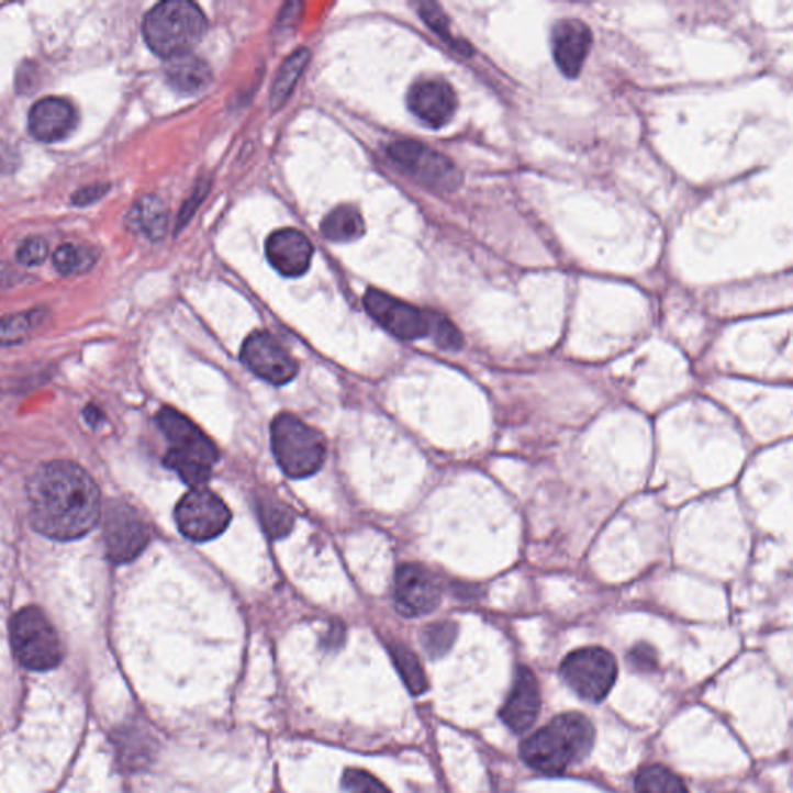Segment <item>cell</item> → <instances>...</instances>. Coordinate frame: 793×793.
<instances>
[{"label":"cell","instance_id":"6","mask_svg":"<svg viewBox=\"0 0 793 793\" xmlns=\"http://www.w3.org/2000/svg\"><path fill=\"white\" fill-rule=\"evenodd\" d=\"M389 157L418 183L437 192H453L462 185V174L448 157L414 139H400L388 147Z\"/></svg>","mask_w":793,"mask_h":793},{"label":"cell","instance_id":"9","mask_svg":"<svg viewBox=\"0 0 793 793\" xmlns=\"http://www.w3.org/2000/svg\"><path fill=\"white\" fill-rule=\"evenodd\" d=\"M104 538L113 562H130L149 544V528L130 504L112 502L105 513Z\"/></svg>","mask_w":793,"mask_h":793},{"label":"cell","instance_id":"25","mask_svg":"<svg viewBox=\"0 0 793 793\" xmlns=\"http://www.w3.org/2000/svg\"><path fill=\"white\" fill-rule=\"evenodd\" d=\"M389 652H391L396 671H399L402 681L405 682L407 690L415 696L425 693L426 689H428V681H426L425 671H423L422 664L414 652L402 644H392L389 647Z\"/></svg>","mask_w":793,"mask_h":793},{"label":"cell","instance_id":"32","mask_svg":"<svg viewBox=\"0 0 793 793\" xmlns=\"http://www.w3.org/2000/svg\"><path fill=\"white\" fill-rule=\"evenodd\" d=\"M421 16L426 24L432 26L437 35L444 37L448 43L455 44L456 47L462 52L460 44H457L456 41L453 40L451 33H449L448 19L439 5H436V3H425V5L421 7Z\"/></svg>","mask_w":793,"mask_h":793},{"label":"cell","instance_id":"23","mask_svg":"<svg viewBox=\"0 0 793 793\" xmlns=\"http://www.w3.org/2000/svg\"><path fill=\"white\" fill-rule=\"evenodd\" d=\"M309 58H311V52L308 48H300L286 59L275 79L273 89H271V108L278 109L286 103L287 98L293 92L298 79L301 78L302 71L308 66Z\"/></svg>","mask_w":793,"mask_h":793},{"label":"cell","instance_id":"11","mask_svg":"<svg viewBox=\"0 0 793 793\" xmlns=\"http://www.w3.org/2000/svg\"><path fill=\"white\" fill-rule=\"evenodd\" d=\"M241 360L259 379L271 384H286L298 373L297 361L277 338L267 332H253L241 349Z\"/></svg>","mask_w":793,"mask_h":793},{"label":"cell","instance_id":"5","mask_svg":"<svg viewBox=\"0 0 793 793\" xmlns=\"http://www.w3.org/2000/svg\"><path fill=\"white\" fill-rule=\"evenodd\" d=\"M11 647L22 667L48 671L63 660V644L47 615L36 606L24 607L11 621Z\"/></svg>","mask_w":793,"mask_h":793},{"label":"cell","instance_id":"19","mask_svg":"<svg viewBox=\"0 0 793 793\" xmlns=\"http://www.w3.org/2000/svg\"><path fill=\"white\" fill-rule=\"evenodd\" d=\"M166 78L177 92L183 93V96H196L210 86L213 74L205 60L192 56L190 53V55L169 59Z\"/></svg>","mask_w":793,"mask_h":793},{"label":"cell","instance_id":"30","mask_svg":"<svg viewBox=\"0 0 793 793\" xmlns=\"http://www.w3.org/2000/svg\"><path fill=\"white\" fill-rule=\"evenodd\" d=\"M342 784L347 793H392L379 778L362 769H347L343 773Z\"/></svg>","mask_w":793,"mask_h":793},{"label":"cell","instance_id":"4","mask_svg":"<svg viewBox=\"0 0 793 793\" xmlns=\"http://www.w3.org/2000/svg\"><path fill=\"white\" fill-rule=\"evenodd\" d=\"M270 434L275 459L289 478H309L323 467L326 442L297 415H278L271 423Z\"/></svg>","mask_w":793,"mask_h":793},{"label":"cell","instance_id":"22","mask_svg":"<svg viewBox=\"0 0 793 793\" xmlns=\"http://www.w3.org/2000/svg\"><path fill=\"white\" fill-rule=\"evenodd\" d=\"M258 515L266 534L273 539H281L292 532L294 524L293 510L270 493L258 498Z\"/></svg>","mask_w":793,"mask_h":793},{"label":"cell","instance_id":"31","mask_svg":"<svg viewBox=\"0 0 793 793\" xmlns=\"http://www.w3.org/2000/svg\"><path fill=\"white\" fill-rule=\"evenodd\" d=\"M16 256L19 264H22V266H41L48 256L47 241L40 236L29 237V239L22 242Z\"/></svg>","mask_w":793,"mask_h":793},{"label":"cell","instance_id":"3","mask_svg":"<svg viewBox=\"0 0 793 793\" xmlns=\"http://www.w3.org/2000/svg\"><path fill=\"white\" fill-rule=\"evenodd\" d=\"M206 29V18L200 7L183 0L158 3L143 21L147 47L165 59L190 55L205 36Z\"/></svg>","mask_w":793,"mask_h":793},{"label":"cell","instance_id":"35","mask_svg":"<svg viewBox=\"0 0 793 793\" xmlns=\"http://www.w3.org/2000/svg\"><path fill=\"white\" fill-rule=\"evenodd\" d=\"M86 418L89 422L97 423L100 421V411L97 410V407L89 406L86 410Z\"/></svg>","mask_w":793,"mask_h":793},{"label":"cell","instance_id":"16","mask_svg":"<svg viewBox=\"0 0 793 793\" xmlns=\"http://www.w3.org/2000/svg\"><path fill=\"white\" fill-rule=\"evenodd\" d=\"M539 710H541L539 683L528 668L520 667L507 701L502 705L501 719L513 734H524L535 724Z\"/></svg>","mask_w":793,"mask_h":793},{"label":"cell","instance_id":"15","mask_svg":"<svg viewBox=\"0 0 793 793\" xmlns=\"http://www.w3.org/2000/svg\"><path fill=\"white\" fill-rule=\"evenodd\" d=\"M266 256L270 266L286 278L308 273L313 258L312 242L297 228L277 230L268 236Z\"/></svg>","mask_w":793,"mask_h":793},{"label":"cell","instance_id":"21","mask_svg":"<svg viewBox=\"0 0 793 793\" xmlns=\"http://www.w3.org/2000/svg\"><path fill=\"white\" fill-rule=\"evenodd\" d=\"M324 237L337 244H346L365 236L366 224L361 214L354 206L342 205L332 210L321 222Z\"/></svg>","mask_w":793,"mask_h":793},{"label":"cell","instance_id":"10","mask_svg":"<svg viewBox=\"0 0 793 793\" xmlns=\"http://www.w3.org/2000/svg\"><path fill=\"white\" fill-rule=\"evenodd\" d=\"M362 302L369 315L394 337L400 339L429 337V312L421 311L377 289H369Z\"/></svg>","mask_w":793,"mask_h":793},{"label":"cell","instance_id":"29","mask_svg":"<svg viewBox=\"0 0 793 793\" xmlns=\"http://www.w3.org/2000/svg\"><path fill=\"white\" fill-rule=\"evenodd\" d=\"M429 337L442 349L457 350L463 345V337L453 321L442 313L429 312Z\"/></svg>","mask_w":793,"mask_h":793},{"label":"cell","instance_id":"2","mask_svg":"<svg viewBox=\"0 0 793 793\" xmlns=\"http://www.w3.org/2000/svg\"><path fill=\"white\" fill-rule=\"evenodd\" d=\"M594 741L595 730L587 716L576 712L562 713L528 736L521 744L520 753L528 768L543 775L558 777L573 762L587 758Z\"/></svg>","mask_w":793,"mask_h":793},{"label":"cell","instance_id":"27","mask_svg":"<svg viewBox=\"0 0 793 793\" xmlns=\"http://www.w3.org/2000/svg\"><path fill=\"white\" fill-rule=\"evenodd\" d=\"M43 320V311L14 313L0 319V346L16 345L24 342L26 335Z\"/></svg>","mask_w":793,"mask_h":793},{"label":"cell","instance_id":"7","mask_svg":"<svg viewBox=\"0 0 793 793\" xmlns=\"http://www.w3.org/2000/svg\"><path fill=\"white\" fill-rule=\"evenodd\" d=\"M560 674L578 696L589 702H600L610 694L617 681V660L604 648H580L566 656Z\"/></svg>","mask_w":793,"mask_h":793},{"label":"cell","instance_id":"26","mask_svg":"<svg viewBox=\"0 0 793 793\" xmlns=\"http://www.w3.org/2000/svg\"><path fill=\"white\" fill-rule=\"evenodd\" d=\"M96 253L75 244H64L53 253V266L64 277L87 273L96 266Z\"/></svg>","mask_w":793,"mask_h":793},{"label":"cell","instance_id":"1","mask_svg":"<svg viewBox=\"0 0 793 793\" xmlns=\"http://www.w3.org/2000/svg\"><path fill=\"white\" fill-rule=\"evenodd\" d=\"M30 520L53 539L81 538L100 517L97 483L77 463L56 460L37 468L29 483Z\"/></svg>","mask_w":793,"mask_h":793},{"label":"cell","instance_id":"24","mask_svg":"<svg viewBox=\"0 0 793 793\" xmlns=\"http://www.w3.org/2000/svg\"><path fill=\"white\" fill-rule=\"evenodd\" d=\"M636 793H690L682 778L660 764L645 766L637 773Z\"/></svg>","mask_w":793,"mask_h":793},{"label":"cell","instance_id":"17","mask_svg":"<svg viewBox=\"0 0 793 793\" xmlns=\"http://www.w3.org/2000/svg\"><path fill=\"white\" fill-rule=\"evenodd\" d=\"M592 43L594 37L591 29L578 19H561L554 25L552 53L562 75L568 78H577L580 75Z\"/></svg>","mask_w":793,"mask_h":793},{"label":"cell","instance_id":"28","mask_svg":"<svg viewBox=\"0 0 793 793\" xmlns=\"http://www.w3.org/2000/svg\"><path fill=\"white\" fill-rule=\"evenodd\" d=\"M457 626L453 622H436L422 630V647L433 659L447 655L455 644Z\"/></svg>","mask_w":793,"mask_h":793},{"label":"cell","instance_id":"20","mask_svg":"<svg viewBox=\"0 0 793 793\" xmlns=\"http://www.w3.org/2000/svg\"><path fill=\"white\" fill-rule=\"evenodd\" d=\"M168 208L157 196H143L131 208L126 225L132 232L142 234L149 241H158L168 230Z\"/></svg>","mask_w":793,"mask_h":793},{"label":"cell","instance_id":"8","mask_svg":"<svg viewBox=\"0 0 793 793\" xmlns=\"http://www.w3.org/2000/svg\"><path fill=\"white\" fill-rule=\"evenodd\" d=\"M179 530L196 543L210 541L224 534L232 521V512L224 501L205 489H192L176 507Z\"/></svg>","mask_w":793,"mask_h":793},{"label":"cell","instance_id":"13","mask_svg":"<svg viewBox=\"0 0 793 793\" xmlns=\"http://www.w3.org/2000/svg\"><path fill=\"white\" fill-rule=\"evenodd\" d=\"M161 432L172 444L169 451L187 457L206 467H213L219 459L216 445L211 442L196 423L172 407H164L157 415Z\"/></svg>","mask_w":793,"mask_h":793},{"label":"cell","instance_id":"18","mask_svg":"<svg viewBox=\"0 0 793 793\" xmlns=\"http://www.w3.org/2000/svg\"><path fill=\"white\" fill-rule=\"evenodd\" d=\"M75 126H77V111L64 98H43L30 111L29 130L37 142H60L69 137Z\"/></svg>","mask_w":793,"mask_h":793},{"label":"cell","instance_id":"14","mask_svg":"<svg viewBox=\"0 0 793 793\" xmlns=\"http://www.w3.org/2000/svg\"><path fill=\"white\" fill-rule=\"evenodd\" d=\"M406 103L413 115L436 130L448 124L457 111L455 89L440 78L418 79L411 86Z\"/></svg>","mask_w":793,"mask_h":793},{"label":"cell","instance_id":"34","mask_svg":"<svg viewBox=\"0 0 793 793\" xmlns=\"http://www.w3.org/2000/svg\"><path fill=\"white\" fill-rule=\"evenodd\" d=\"M629 662L638 668V670H652L657 663L655 649L645 644L637 645L636 648L630 649Z\"/></svg>","mask_w":793,"mask_h":793},{"label":"cell","instance_id":"12","mask_svg":"<svg viewBox=\"0 0 793 793\" xmlns=\"http://www.w3.org/2000/svg\"><path fill=\"white\" fill-rule=\"evenodd\" d=\"M395 606L405 617H421L439 606L442 589L437 578L421 565H403L396 570Z\"/></svg>","mask_w":793,"mask_h":793},{"label":"cell","instance_id":"33","mask_svg":"<svg viewBox=\"0 0 793 793\" xmlns=\"http://www.w3.org/2000/svg\"><path fill=\"white\" fill-rule=\"evenodd\" d=\"M108 192L109 185H89V187L81 188V190H78L77 192H75L74 196H71V203L77 206L92 205V203H96L98 202V200L103 199L104 196L108 194Z\"/></svg>","mask_w":793,"mask_h":793}]
</instances>
